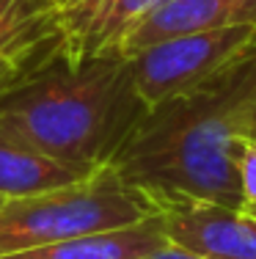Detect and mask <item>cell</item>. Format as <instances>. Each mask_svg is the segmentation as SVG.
Masks as SVG:
<instances>
[{
    "label": "cell",
    "mask_w": 256,
    "mask_h": 259,
    "mask_svg": "<svg viewBox=\"0 0 256 259\" xmlns=\"http://www.w3.org/2000/svg\"><path fill=\"white\" fill-rule=\"evenodd\" d=\"M256 94V41L196 89L149 108L111 168L157 201L190 199L242 209L234 144Z\"/></svg>",
    "instance_id": "obj_1"
},
{
    "label": "cell",
    "mask_w": 256,
    "mask_h": 259,
    "mask_svg": "<svg viewBox=\"0 0 256 259\" xmlns=\"http://www.w3.org/2000/svg\"><path fill=\"white\" fill-rule=\"evenodd\" d=\"M146 105L130 58L69 61L58 36L0 85V130L66 163L108 168Z\"/></svg>",
    "instance_id": "obj_2"
},
{
    "label": "cell",
    "mask_w": 256,
    "mask_h": 259,
    "mask_svg": "<svg viewBox=\"0 0 256 259\" xmlns=\"http://www.w3.org/2000/svg\"><path fill=\"white\" fill-rule=\"evenodd\" d=\"M155 212L151 201L127 188L108 165L85 182L69 188L6 199L0 207V256L53 245L80 234L121 229Z\"/></svg>",
    "instance_id": "obj_3"
},
{
    "label": "cell",
    "mask_w": 256,
    "mask_h": 259,
    "mask_svg": "<svg viewBox=\"0 0 256 259\" xmlns=\"http://www.w3.org/2000/svg\"><path fill=\"white\" fill-rule=\"evenodd\" d=\"M253 41L256 25H229L160 39L130 55L135 89L146 108H155L215 77Z\"/></svg>",
    "instance_id": "obj_4"
},
{
    "label": "cell",
    "mask_w": 256,
    "mask_h": 259,
    "mask_svg": "<svg viewBox=\"0 0 256 259\" xmlns=\"http://www.w3.org/2000/svg\"><path fill=\"white\" fill-rule=\"evenodd\" d=\"M155 209L168 243L204 259H256V218L212 201L168 199Z\"/></svg>",
    "instance_id": "obj_5"
},
{
    "label": "cell",
    "mask_w": 256,
    "mask_h": 259,
    "mask_svg": "<svg viewBox=\"0 0 256 259\" xmlns=\"http://www.w3.org/2000/svg\"><path fill=\"white\" fill-rule=\"evenodd\" d=\"M160 0H64L56 6L58 50L69 61L124 55V45Z\"/></svg>",
    "instance_id": "obj_6"
},
{
    "label": "cell",
    "mask_w": 256,
    "mask_h": 259,
    "mask_svg": "<svg viewBox=\"0 0 256 259\" xmlns=\"http://www.w3.org/2000/svg\"><path fill=\"white\" fill-rule=\"evenodd\" d=\"M229 25H256V0H160L127 39L124 58L168 36Z\"/></svg>",
    "instance_id": "obj_7"
},
{
    "label": "cell",
    "mask_w": 256,
    "mask_h": 259,
    "mask_svg": "<svg viewBox=\"0 0 256 259\" xmlns=\"http://www.w3.org/2000/svg\"><path fill=\"white\" fill-rule=\"evenodd\" d=\"M99 168L66 163L47 152L36 149L33 144L9 135L0 130V196L20 199V196H39L61 190L69 185L85 182Z\"/></svg>",
    "instance_id": "obj_8"
},
{
    "label": "cell",
    "mask_w": 256,
    "mask_h": 259,
    "mask_svg": "<svg viewBox=\"0 0 256 259\" xmlns=\"http://www.w3.org/2000/svg\"><path fill=\"white\" fill-rule=\"evenodd\" d=\"M166 245L168 237L163 229V218L160 212H155L138 224L121 226V229L80 234V237L61 240V243L20 251V254H9L0 259H143Z\"/></svg>",
    "instance_id": "obj_9"
},
{
    "label": "cell",
    "mask_w": 256,
    "mask_h": 259,
    "mask_svg": "<svg viewBox=\"0 0 256 259\" xmlns=\"http://www.w3.org/2000/svg\"><path fill=\"white\" fill-rule=\"evenodd\" d=\"M56 36L53 0H0V47L36 53Z\"/></svg>",
    "instance_id": "obj_10"
},
{
    "label": "cell",
    "mask_w": 256,
    "mask_h": 259,
    "mask_svg": "<svg viewBox=\"0 0 256 259\" xmlns=\"http://www.w3.org/2000/svg\"><path fill=\"white\" fill-rule=\"evenodd\" d=\"M234 165H237V182H240L242 207L256 204V138L240 133L234 144Z\"/></svg>",
    "instance_id": "obj_11"
},
{
    "label": "cell",
    "mask_w": 256,
    "mask_h": 259,
    "mask_svg": "<svg viewBox=\"0 0 256 259\" xmlns=\"http://www.w3.org/2000/svg\"><path fill=\"white\" fill-rule=\"evenodd\" d=\"M53 39H56V36H53ZM53 39H50V41H53ZM50 41H47V45H50ZM47 45H44V47H47ZM44 47H39V50H44ZM39 50H36V53H39ZM36 53H14V50H3V47H0V85H3L11 75H14V72L20 69L22 64H28V61L33 58Z\"/></svg>",
    "instance_id": "obj_12"
},
{
    "label": "cell",
    "mask_w": 256,
    "mask_h": 259,
    "mask_svg": "<svg viewBox=\"0 0 256 259\" xmlns=\"http://www.w3.org/2000/svg\"><path fill=\"white\" fill-rule=\"evenodd\" d=\"M143 259H204V256H198V254H193V251H185V248H179V245L168 243L166 248L155 251V254H149Z\"/></svg>",
    "instance_id": "obj_13"
},
{
    "label": "cell",
    "mask_w": 256,
    "mask_h": 259,
    "mask_svg": "<svg viewBox=\"0 0 256 259\" xmlns=\"http://www.w3.org/2000/svg\"><path fill=\"white\" fill-rule=\"evenodd\" d=\"M242 133H245V135H253V138H256V94H253V100L248 102V108H245V119H242Z\"/></svg>",
    "instance_id": "obj_14"
},
{
    "label": "cell",
    "mask_w": 256,
    "mask_h": 259,
    "mask_svg": "<svg viewBox=\"0 0 256 259\" xmlns=\"http://www.w3.org/2000/svg\"><path fill=\"white\" fill-rule=\"evenodd\" d=\"M242 212H248L251 218H256V204H251V207H242Z\"/></svg>",
    "instance_id": "obj_15"
},
{
    "label": "cell",
    "mask_w": 256,
    "mask_h": 259,
    "mask_svg": "<svg viewBox=\"0 0 256 259\" xmlns=\"http://www.w3.org/2000/svg\"><path fill=\"white\" fill-rule=\"evenodd\" d=\"M53 3H56V6H58V3H64V0H53Z\"/></svg>",
    "instance_id": "obj_16"
},
{
    "label": "cell",
    "mask_w": 256,
    "mask_h": 259,
    "mask_svg": "<svg viewBox=\"0 0 256 259\" xmlns=\"http://www.w3.org/2000/svg\"><path fill=\"white\" fill-rule=\"evenodd\" d=\"M3 201H6V199H3V196H0V207H3Z\"/></svg>",
    "instance_id": "obj_17"
}]
</instances>
